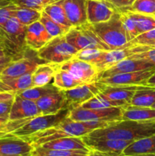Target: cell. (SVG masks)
I'll return each mask as SVG.
<instances>
[{
    "mask_svg": "<svg viewBox=\"0 0 155 156\" xmlns=\"http://www.w3.org/2000/svg\"><path fill=\"white\" fill-rule=\"evenodd\" d=\"M139 86L140 85H106L101 84L100 94L106 98L118 102L124 106H128L131 105L132 97Z\"/></svg>",
    "mask_w": 155,
    "mask_h": 156,
    "instance_id": "obj_17",
    "label": "cell"
},
{
    "mask_svg": "<svg viewBox=\"0 0 155 156\" xmlns=\"http://www.w3.org/2000/svg\"><path fill=\"white\" fill-rule=\"evenodd\" d=\"M6 65H7V64H5V65L0 66V75H1V73H2V70H3V69H4L5 67L6 66Z\"/></svg>",
    "mask_w": 155,
    "mask_h": 156,
    "instance_id": "obj_51",
    "label": "cell"
},
{
    "mask_svg": "<svg viewBox=\"0 0 155 156\" xmlns=\"http://www.w3.org/2000/svg\"><path fill=\"white\" fill-rule=\"evenodd\" d=\"M56 69L53 63H44L38 66L32 73V83L33 87L43 86L50 83L54 78Z\"/></svg>",
    "mask_w": 155,
    "mask_h": 156,
    "instance_id": "obj_27",
    "label": "cell"
},
{
    "mask_svg": "<svg viewBox=\"0 0 155 156\" xmlns=\"http://www.w3.org/2000/svg\"><path fill=\"white\" fill-rule=\"evenodd\" d=\"M18 6L12 2L0 5V32L4 27L5 24L11 18L14 17L15 11Z\"/></svg>",
    "mask_w": 155,
    "mask_h": 156,
    "instance_id": "obj_41",
    "label": "cell"
},
{
    "mask_svg": "<svg viewBox=\"0 0 155 156\" xmlns=\"http://www.w3.org/2000/svg\"><path fill=\"white\" fill-rule=\"evenodd\" d=\"M101 84L98 82L84 84L68 90H62L65 96L67 108L71 111L80 107L100 92Z\"/></svg>",
    "mask_w": 155,
    "mask_h": 156,
    "instance_id": "obj_10",
    "label": "cell"
},
{
    "mask_svg": "<svg viewBox=\"0 0 155 156\" xmlns=\"http://www.w3.org/2000/svg\"><path fill=\"white\" fill-rule=\"evenodd\" d=\"M15 97L14 93L0 92V117L9 119Z\"/></svg>",
    "mask_w": 155,
    "mask_h": 156,
    "instance_id": "obj_39",
    "label": "cell"
},
{
    "mask_svg": "<svg viewBox=\"0 0 155 156\" xmlns=\"http://www.w3.org/2000/svg\"><path fill=\"white\" fill-rule=\"evenodd\" d=\"M145 154H155V134L132 142L121 155H137Z\"/></svg>",
    "mask_w": 155,
    "mask_h": 156,
    "instance_id": "obj_24",
    "label": "cell"
},
{
    "mask_svg": "<svg viewBox=\"0 0 155 156\" xmlns=\"http://www.w3.org/2000/svg\"><path fill=\"white\" fill-rule=\"evenodd\" d=\"M154 69L142 70V71L115 74L109 77L101 78L97 82L106 85H144L145 82L153 73Z\"/></svg>",
    "mask_w": 155,
    "mask_h": 156,
    "instance_id": "obj_13",
    "label": "cell"
},
{
    "mask_svg": "<svg viewBox=\"0 0 155 156\" xmlns=\"http://www.w3.org/2000/svg\"><path fill=\"white\" fill-rule=\"evenodd\" d=\"M56 69L53 83L59 90H68L84 84L81 81L74 78L68 72L59 69Z\"/></svg>",
    "mask_w": 155,
    "mask_h": 156,
    "instance_id": "obj_28",
    "label": "cell"
},
{
    "mask_svg": "<svg viewBox=\"0 0 155 156\" xmlns=\"http://www.w3.org/2000/svg\"><path fill=\"white\" fill-rule=\"evenodd\" d=\"M14 59L12 56H4V57H0V66L5 65V64L9 63L11 61Z\"/></svg>",
    "mask_w": 155,
    "mask_h": 156,
    "instance_id": "obj_46",
    "label": "cell"
},
{
    "mask_svg": "<svg viewBox=\"0 0 155 156\" xmlns=\"http://www.w3.org/2000/svg\"><path fill=\"white\" fill-rule=\"evenodd\" d=\"M4 56H8L7 53H6L5 49L0 45V57H4Z\"/></svg>",
    "mask_w": 155,
    "mask_h": 156,
    "instance_id": "obj_48",
    "label": "cell"
},
{
    "mask_svg": "<svg viewBox=\"0 0 155 156\" xmlns=\"http://www.w3.org/2000/svg\"><path fill=\"white\" fill-rule=\"evenodd\" d=\"M9 2H11V0H0V5L5 4V3Z\"/></svg>",
    "mask_w": 155,
    "mask_h": 156,
    "instance_id": "obj_50",
    "label": "cell"
},
{
    "mask_svg": "<svg viewBox=\"0 0 155 156\" xmlns=\"http://www.w3.org/2000/svg\"><path fill=\"white\" fill-rule=\"evenodd\" d=\"M59 91V88L55 86L53 83H49L47 85H43V86L31 87V88H27V89L24 90V91H21L17 94L21 96V98H24L36 101L38 99L42 98L43 96L51 94V93L57 92Z\"/></svg>",
    "mask_w": 155,
    "mask_h": 156,
    "instance_id": "obj_30",
    "label": "cell"
},
{
    "mask_svg": "<svg viewBox=\"0 0 155 156\" xmlns=\"http://www.w3.org/2000/svg\"><path fill=\"white\" fill-rule=\"evenodd\" d=\"M124 10H126L128 12L129 16L135 21L138 34L155 28L154 16L144 15V14L137 13V12H131V11L126 10V9H124Z\"/></svg>",
    "mask_w": 155,
    "mask_h": 156,
    "instance_id": "obj_31",
    "label": "cell"
},
{
    "mask_svg": "<svg viewBox=\"0 0 155 156\" xmlns=\"http://www.w3.org/2000/svg\"><path fill=\"white\" fill-rule=\"evenodd\" d=\"M52 38L53 37L47 32L40 21L27 26L25 41L26 45L29 48L37 51L47 44Z\"/></svg>",
    "mask_w": 155,
    "mask_h": 156,
    "instance_id": "obj_20",
    "label": "cell"
},
{
    "mask_svg": "<svg viewBox=\"0 0 155 156\" xmlns=\"http://www.w3.org/2000/svg\"><path fill=\"white\" fill-rule=\"evenodd\" d=\"M155 42V28L140 34L134 39L129 41L130 45L138 44V45L150 46Z\"/></svg>",
    "mask_w": 155,
    "mask_h": 156,
    "instance_id": "obj_42",
    "label": "cell"
},
{
    "mask_svg": "<svg viewBox=\"0 0 155 156\" xmlns=\"http://www.w3.org/2000/svg\"><path fill=\"white\" fill-rule=\"evenodd\" d=\"M59 0H11L12 2L21 8H28L37 11H43L49 5Z\"/></svg>",
    "mask_w": 155,
    "mask_h": 156,
    "instance_id": "obj_38",
    "label": "cell"
},
{
    "mask_svg": "<svg viewBox=\"0 0 155 156\" xmlns=\"http://www.w3.org/2000/svg\"><path fill=\"white\" fill-rule=\"evenodd\" d=\"M103 51L105 50H98V49H86V50H82L78 52L73 58H76L78 59L85 61V62H90L94 65L100 57Z\"/></svg>",
    "mask_w": 155,
    "mask_h": 156,
    "instance_id": "obj_40",
    "label": "cell"
},
{
    "mask_svg": "<svg viewBox=\"0 0 155 156\" xmlns=\"http://www.w3.org/2000/svg\"><path fill=\"white\" fill-rule=\"evenodd\" d=\"M123 156V155H119ZM128 156H155V154H145V155H128Z\"/></svg>",
    "mask_w": 155,
    "mask_h": 156,
    "instance_id": "obj_49",
    "label": "cell"
},
{
    "mask_svg": "<svg viewBox=\"0 0 155 156\" xmlns=\"http://www.w3.org/2000/svg\"><path fill=\"white\" fill-rule=\"evenodd\" d=\"M91 132L92 130L87 127L83 122L74 121L67 117L56 126L21 138L36 148L52 140L63 137H81Z\"/></svg>",
    "mask_w": 155,
    "mask_h": 156,
    "instance_id": "obj_2",
    "label": "cell"
},
{
    "mask_svg": "<svg viewBox=\"0 0 155 156\" xmlns=\"http://www.w3.org/2000/svg\"><path fill=\"white\" fill-rule=\"evenodd\" d=\"M31 156H36V155H31Z\"/></svg>",
    "mask_w": 155,
    "mask_h": 156,
    "instance_id": "obj_56",
    "label": "cell"
},
{
    "mask_svg": "<svg viewBox=\"0 0 155 156\" xmlns=\"http://www.w3.org/2000/svg\"><path fill=\"white\" fill-rule=\"evenodd\" d=\"M40 21L42 23L46 30H47V32L53 37L65 35L68 33V30L71 29L54 21L43 11L42 14H41V18L40 19Z\"/></svg>",
    "mask_w": 155,
    "mask_h": 156,
    "instance_id": "obj_32",
    "label": "cell"
},
{
    "mask_svg": "<svg viewBox=\"0 0 155 156\" xmlns=\"http://www.w3.org/2000/svg\"><path fill=\"white\" fill-rule=\"evenodd\" d=\"M65 38L78 51L86 49H98L105 51L111 50L109 46L96 34L92 24L88 22L71 27L65 34Z\"/></svg>",
    "mask_w": 155,
    "mask_h": 156,
    "instance_id": "obj_4",
    "label": "cell"
},
{
    "mask_svg": "<svg viewBox=\"0 0 155 156\" xmlns=\"http://www.w3.org/2000/svg\"><path fill=\"white\" fill-rule=\"evenodd\" d=\"M0 156H10V155H2V154H0Z\"/></svg>",
    "mask_w": 155,
    "mask_h": 156,
    "instance_id": "obj_55",
    "label": "cell"
},
{
    "mask_svg": "<svg viewBox=\"0 0 155 156\" xmlns=\"http://www.w3.org/2000/svg\"><path fill=\"white\" fill-rule=\"evenodd\" d=\"M40 115L54 114L67 108L65 96L62 90L43 96L36 101Z\"/></svg>",
    "mask_w": 155,
    "mask_h": 156,
    "instance_id": "obj_19",
    "label": "cell"
},
{
    "mask_svg": "<svg viewBox=\"0 0 155 156\" xmlns=\"http://www.w3.org/2000/svg\"><path fill=\"white\" fill-rule=\"evenodd\" d=\"M44 63L47 62L39 58L37 51L27 47L21 56L6 65L2 71L0 79L17 78L25 74L33 73L38 66Z\"/></svg>",
    "mask_w": 155,
    "mask_h": 156,
    "instance_id": "obj_6",
    "label": "cell"
},
{
    "mask_svg": "<svg viewBox=\"0 0 155 156\" xmlns=\"http://www.w3.org/2000/svg\"><path fill=\"white\" fill-rule=\"evenodd\" d=\"M40 146L45 149L61 150H84L91 152L82 137H63L43 143ZM39 147V146H38Z\"/></svg>",
    "mask_w": 155,
    "mask_h": 156,
    "instance_id": "obj_23",
    "label": "cell"
},
{
    "mask_svg": "<svg viewBox=\"0 0 155 156\" xmlns=\"http://www.w3.org/2000/svg\"><path fill=\"white\" fill-rule=\"evenodd\" d=\"M120 18H121L122 27L124 28L125 32L127 36L128 41H131L132 39L138 35V30H137L136 25L134 21V20L129 16L128 12L124 9H120L119 10Z\"/></svg>",
    "mask_w": 155,
    "mask_h": 156,
    "instance_id": "obj_37",
    "label": "cell"
},
{
    "mask_svg": "<svg viewBox=\"0 0 155 156\" xmlns=\"http://www.w3.org/2000/svg\"><path fill=\"white\" fill-rule=\"evenodd\" d=\"M5 135H6V134L4 133H0V137L3 136H5Z\"/></svg>",
    "mask_w": 155,
    "mask_h": 156,
    "instance_id": "obj_53",
    "label": "cell"
},
{
    "mask_svg": "<svg viewBox=\"0 0 155 156\" xmlns=\"http://www.w3.org/2000/svg\"><path fill=\"white\" fill-rule=\"evenodd\" d=\"M80 107L85 109H104L114 107H126L118 102L113 101L103 97L101 94H97L88 101L82 104Z\"/></svg>",
    "mask_w": 155,
    "mask_h": 156,
    "instance_id": "obj_34",
    "label": "cell"
},
{
    "mask_svg": "<svg viewBox=\"0 0 155 156\" xmlns=\"http://www.w3.org/2000/svg\"><path fill=\"white\" fill-rule=\"evenodd\" d=\"M154 69L155 65L151 62L128 57L126 59L119 61L117 63L114 64L112 66L103 71V73H100L98 76V80L101 78L109 77V76L115 74L133 73V72Z\"/></svg>",
    "mask_w": 155,
    "mask_h": 156,
    "instance_id": "obj_16",
    "label": "cell"
},
{
    "mask_svg": "<svg viewBox=\"0 0 155 156\" xmlns=\"http://www.w3.org/2000/svg\"><path fill=\"white\" fill-rule=\"evenodd\" d=\"M42 12L28 8L18 7L15 11L14 17H15L22 24L29 26L36 21H40Z\"/></svg>",
    "mask_w": 155,
    "mask_h": 156,
    "instance_id": "obj_35",
    "label": "cell"
},
{
    "mask_svg": "<svg viewBox=\"0 0 155 156\" xmlns=\"http://www.w3.org/2000/svg\"><path fill=\"white\" fill-rule=\"evenodd\" d=\"M40 115L36 101L24 98L15 94V100L9 114V120H19L33 118Z\"/></svg>",
    "mask_w": 155,
    "mask_h": 156,
    "instance_id": "obj_18",
    "label": "cell"
},
{
    "mask_svg": "<svg viewBox=\"0 0 155 156\" xmlns=\"http://www.w3.org/2000/svg\"><path fill=\"white\" fill-rule=\"evenodd\" d=\"M92 27L99 37L109 46L111 50L130 46L122 27L119 11L114 14L109 21L92 24Z\"/></svg>",
    "mask_w": 155,
    "mask_h": 156,
    "instance_id": "obj_3",
    "label": "cell"
},
{
    "mask_svg": "<svg viewBox=\"0 0 155 156\" xmlns=\"http://www.w3.org/2000/svg\"><path fill=\"white\" fill-rule=\"evenodd\" d=\"M70 110L68 108L61 110L59 112L48 115H39L29 120L27 123L10 134L18 137H26L46 129L62 121L68 116Z\"/></svg>",
    "mask_w": 155,
    "mask_h": 156,
    "instance_id": "obj_7",
    "label": "cell"
},
{
    "mask_svg": "<svg viewBox=\"0 0 155 156\" xmlns=\"http://www.w3.org/2000/svg\"><path fill=\"white\" fill-rule=\"evenodd\" d=\"M78 50L67 41L65 35L53 37L37 50L39 58L46 62L60 64L72 59Z\"/></svg>",
    "mask_w": 155,
    "mask_h": 156,
    "instance_id": "obj_5",
    "label": "cell"
},
{
    "mask_svg": "<svg viewBox=\"0 0 155 156\" xmlns=\"http://www.w3.org/2000/svg\"><path fill=\"white\" fill-rule=\"evenodd\" d=\"M62 5L72 27L88 23L87 0H62Z\"/></svg>",
    "mask_w": 155,
    "mask_h": 156,
    "instance_id": "obj_21",
    "label": "cell"
},
{
    "mask_svg": "<svg viewBox=\"0 0 155 156\" xmlns=\"http://www.w3.org/2000/svg\"><path fill=\"white\" fill-rule=\"evenodd\" d=\"M119 9L107 2L87 0V18L91 24L107 21L119 12Z\"/></svg>",
    "mask_w": 155,
    "mask_h": 156,
    "instance_id": "obj_15",
    "label": "cell"
},
{
    "mask_svg": "<svg viewBox=\"0 0 155 156\" xmlns=\"http://www.w3.org/2000/svg\"><path fill=\"white\" fill-rule=\"evenodd\" d=\"M151 108H153V109H155V103L153 104V105H152V106H151Z\"/></svg>",
    "mask_w": 155,
    "mask_h": 156,
    "instance_id": "obj_54",
    "label": "cell"
},
{
    "mask_svg": "<svg viewBox=\"0 0 155 156\" xmlns=\"http://www.w3.org/2000/svg\"><path fill=\"white\" fill-rule=\"evenodd\" d=\"M122 120L135 121H149L155 120V109L152 108H144L133 105H128L123 108Z\"/></svg>",
    "mask_w": 155,
    "mask_h": 156,
    "instance_id": "obj_25",
    "label": "cell"
},
{
    "mask_svg": "<svg viewBox=\"0 0 155 156\" xmlns=\"http://www.w3.org/2000/svg\"><path fill=\"white\" fill-rule=\"evenodd\" d=\"M81 137L91 151H97L110 156L121 155L122 151L132 143V141L91 137L88 135Z\"/></svg>",
    "mask_w": 155,
    "mask_h": 156,
    "instance_id": "obj_12",
    "label": "cell"
},
{
    "mask_svg": "<svg viewBox=\"0 0 155 156\" xmlns=\"http://www.w3.org/2000/svg\"><path fill=\"white\" fill-rule=\"evenodd\" d=\"M0 45H1L2 47H3V46H2V38H1V36H0ZM3 48H4V47H3Z\"/></svg>",
    "mask_w": 155,
    "mask_h": 156,
    "instance_id": "obj_52",
    "label": "cell"
},
{
    "mask_svg": "<svg viewBox=\"0 0 155 156\" xmlns=\"http://www.w3.org/2000/svg\"><path fill=\"white\" fill-rule=\"evenodd\" d=\"M43 12L46 13L56 22L59 23L65 27H68V28L72 27V25L70 23L69 20L68 19L66 14H65L63 5H62V0H59V1L47 5L43 9Z\"/></svg>",
    "mask_w": 155,
    "mask_h": 156,
    "instance_id": "obj_29",
    "label": "cell"
},
{
    "mask_svg": "<svg viewBox=\"0 0 155 156\" xmlns=\"http://www.w3.org/2000/svg\"><path fill=\"white\" fill-rule=\"evenodd\" d=\"M125 107H114L104 109H85L78 107L70 111L68 117L74 121H109L116 123L122 120L123 108Z\"/></svg>",
    "mask_w": 155,
    "mask_h": 156,
    "instance_id": "obj_8",
    "label": "cell"
},
{
    "mask_svg": "<svg viewBox=\"0 0 155 156\" xmlns=\"http://www.w3.org/2000/svg\"><path fill=\"white\" fill-rule=\"evenodd\" d=\"M155 134V120L135 121L122 120L103 129H94L88 134L91 137L135 141Z\"/></svg>",
    "mask_w": 155,
    "mask_h": 156,
    "instance_id": "obj_1",
    "label": "cell"
},
{
    "mask_svg": "<svg viewBox=\"0 0 155 156\" xmlns=\"http://www.w3.org/2000/svg\"><path fill=\"white\" fill-rule=\"evenodd\" d=\"M102 1L107 2L115 6V8H117L119 10H120V9H126V8L130 6L134 0H102Z\"/></svg>",
    "mask_w": 155,
    "mask_h": 156,
    "instance_id": "obj_44",
    "label": "cell"
},
{
    "mask_svg": "<svg viewBox=\"0 0 155 156\" xmlns=\"http://www.w3.org/2000/svg\"><path fill=\"white\" fill-rule=\"evenodd\" d=\"M90 152L84 150H61L45 149L42 146L34 148L32 155L36 156H87Z\"/></svg>",
    "mask_w": 155,
    "mask_h": 156,
    "instance_id": "obj_33",
    "label": "cell"
},
{
    "mask_svg": "<svg viewBox=\"0 0 155 156\" xmlns=\"http://www.w3.org/2000/svg\"><path fill=\"white\" fill-rule=\"evenodd\" d=\"M33 149V146L21 137L10 133L0 137V154L2 155L31 156Z\"/></svg>",
    "mask_w": 155,
    "mask_h": 156,
    "instance_id": "obj_14",
    "label": "cell"
},
{
    "mask_svg": "<svg viewBox=\"0 0 155 156\" xmlns=\"http://www.w3.org/2000/svg\"><path fill=\"white\" fill-rule=\"evenodd\" d=\"M31 87H33L32 73L17 78L0 79V92H10L17 94Z\"/></svg>",
    "mask_w": 155,
    "mask_h": 156,
    "instance_id": "obj_22",
    "label": "cell"
},
{
    "mask_svg": "<svg viewBox=\"0 0 155 156\" xmlns=\"http://www.w3.org/2000/svg\"><path fill=\"white\" fill-rule=\"evenodd\" d=\"M126 10L155 17V0H134Z\"/></svg>",
    "mask_w": 155,
    "mask_h": 156,
    "instance_id": "obj_36",
    "label": "cell"
},
{
    "mask_svg": "<svg viewBox=\"0 0 155 156\" xmlns=\"http://www.w3.org/2000/svg\"><path fill=\"white\" fill-rule=\"evenodd\" d=\"M144 86L148 87H154L155 88V73L146 81Z\"/></svg>",
    "mask_w": 155,
    "mask_h": 156,
    "instance_id": "obj_45",
    "label": "cell"
},
{
    "mask_svg": "<svg viewBox=\"0 0 155 156\" xmlns=\"http://www.w3.org/2000/svg\"><path fill=\"white\" fill-rule=\"evenodd\" d=\"M155 103V88L140 85L132 97L131 105L151 108Z\"/></svg>",
    "mask_w": 155,
    "mask_h": 156,
    "instance_id": "obj_26",
    "label": "cell"
},
{
    "mask_svg": "<svg viewBox=\"0 0 155 156\" xmlns=\"http://www.w3.org/2000/svg\"><path fill=\"white\" fill-rule=\"evenodd\" d=\"M146 48H147L146 45L134 44V45H130L125 48L103 51L94 66L99 70V73H101L107 69L110 68L114 64L129 57L135 53H141L144 51Z\"/></svg>",
    "mask_w": 155,
    "mask_h": 156,
    "instance_id": "obj_11",
    "label": "cell"
},
{
    "mask_svg": "<svg viewBox=\"0 0 155 156\" xmlns=\"http://www.w3.org/2000/svg\"><path fill=\"white\" fill-rule=\"evenodd\" d=\"M56 69L65 70L84 84L97 82L100 73L97 67L90 62L72 58L60 64H53Z\"/></svg>",
    "mask_w": 155,
    "mask_h": 156,
    "instance_id": "obj_9",
    "label": "cell"
},
{
    "mask_svg": "<svg viewBox=\"0 0 155 156\" xmlns=\"http://www.w3.org/2000/svg\"><path fill=\"white\" fill-rule=\"evenodd\" d=\"M129 58L147 61L155 65V48L147 46V48L141 53H137L129 56Z\"/></svg>",
    "mask_w": 155,
    "mask_h": 156,
    "instance_id": "obj_43",
    "label": "cell"
},
{
    "mask_svg": "<svg viewBox=\"0 0 155 156\" xmlns=\"http://www.w3.org/2000/svg\"><path fill=\"white\" fill-rule=\"evenodd\" d=\"M87 156H110L109 155H106V154L102 153V152H97V151H91Z\"/></svg>",
    "mask_w": 155,
    "mask_h": 156,
    "instance_id": "obj_47",
    "label": "cell"
}]
</instances>
